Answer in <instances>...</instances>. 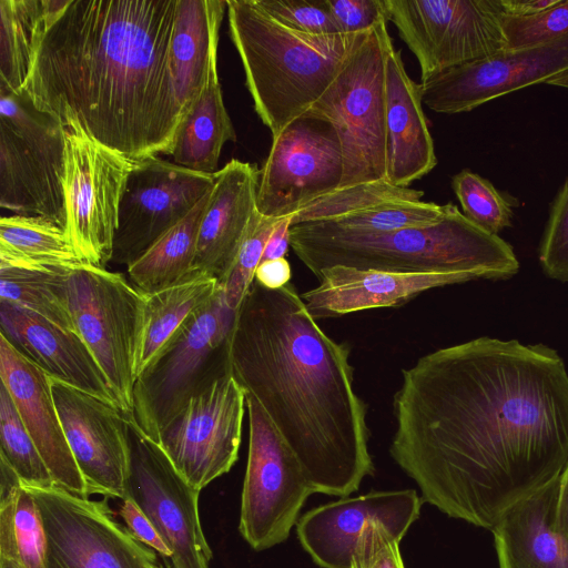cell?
I'll use <instances>...</instances> for the list:
<instances>
[{
    "mask_svg": "<svg viewBox=\"0 0 568 568\" xmlns=\"http://www.w3.org/2000/svg\"><path fill=\"white\" fill-rule=\"evenodd\" d=\"M120 515L131 535L159 554L168 564L172 557L171 549L148 516L131 497L126 496L122 499Z\"/></svg>",
    "mask_w": 568,
    "mask_h": 568,
    "instance_id": "cell-45",
    "label": "cell"
},
{
    "mask_svg": "<svg viewBox=\"0 0 568 568\" xmlns=\"http://www.w3.org/2000/svg\"><path fill=\"white\" fill-rule=\"evenodd\" d=\"M387 166L385 180L402 187L428 174L437 164L434 141L423 110L420 84L406 72L400 50L386 62Z\"/></svg>",
    "mask_w": 568,
    "mask_h": 568,
    "instance_id": "cell-25",
    "label": "cell"
},
{
    "mask_svg": "<svg viewBox=\"0 0 568 568\" xmlns=\"http://www.w3.org/2000/svg\"><path fill=\"white\" fill-rule=\"evenodd\" d=\"M568 71V34L445 70L420 82L423 104L443 114L469 112L494 99Z\"/></svg>",
    "mask_w": 568,
    "mask_h": 568,
    "instance_id": "cell-18",
    "label": "cell"
},
{
    "mask_svg": "<svg viewBox=\"0 0 568 568\" xmlns=\"http://www.w3.org/2000/svg\"><path fill=\"white\" fill-rule=\"evenodd\" d=\"M214 173L160 159L136 161L120 202L111 262L130 266L212 191Z\"/></svg>",
    "mask_w": 568,
    "mask_h": 568,
    "instance_id": "cell-17",
    "label": "cell"
},
{
    "mask_svg": "<svg viewBox=\"0 0 568 568\" xmlns=\"http://www.w3.org/2000/svg\"><path fill=\"white\" fill-rule=\"evenodd\" d=\"M538 258L548 277L568 283V176L549 204Z\"/></svg>",
    "mask_w": 568,
    "mask_h": 568,
    "instance_id": "cell-40",
    "label": "cell"
},
{
    "mask_svg": "<svg viewBox=\"0 0 568 568\" xmlns=\"http://www.w3.org/2000/svg\"><path fill=\"white\" fill-rule=\"evenodd\" d=\"M254 280L266 288L283 287L290 283L291 265L285 257L261 262Z\"/></svg>",
    "mask_w": 568,
    "mask_h": 568,
    "instance_id": "cell-46",
    "label": "cell"
},
{
    "mask_svg": "<svg viewBox=\"0 0 568 568\" xmlns=\"http://www.w3.org/2000/svg\"><path fill=\"white\" fill-rule=\"evenodd\" d=\"M52 0H0V89L22 91L48 29Z\"/></svg>",
    "mask_w": 568,
    "mask_h": 568,
    "instance_id": "cell-31",
    "label": "cell"
},
{
    "mask_svg": "<svg viewBox=\"0 0 568 568\" xmlns=\"http://www.w3.org/2000/svg\"><path fill=\"white\" fill-rule=\"evenodd\" d=\"M201 222L192 273L221 284L229 274L257 212L260 170L233 159L215 173Z\"/></svg>",
    "mask_w": 568,
    "mask_h": 568,
    "instance_id": "cell-23",
    "label": "cell"
},
{
    "mask_svg": "<svg viewBox=\"0 0 568 568\" xmlns=\"http://www.w3.org/2000/svg\"><path fill=\"white\" fill-rule=\"evenodd\" d=\"M22 487L36 499L47 536V568H152L158 554L114 517L108 497L75 495L57 484Z\"/></svg>",
    "mask_w": 568,
    "mask_h": 568,
    "instance_id": "cell-12",
    "label": "cell"
},
{
    "mask_svg": "<svg viewBox=\"0 0 568 568\" xmlns=\"http://www.w3.org/2000/svg\"><path fill=\"white\" fill-rule=\"evenodd\" d=\"M65 126L23 92L0 89V205L67 226Z\"/></svg>",
    "mask_w": 568,
    "mask_h": 568,
    "instance_id": "cell-8",
    "label": "cell"
},
{
    "mask_svg": "<svg viewBox=\"0 0 568 568\" xmlns=\"http://www.w3.org/2000/svg\"><path fill=\"white\" fill-rule=\"evenodd\" d=\"M0 333L50 377L118 406L104 373L77 332L4 301H0Z\"/></svg>",
    "mask_w": 568,
    "mask_h": 568,
    "instance_id": "cell-24",
    "label": "cell"
},
{
    "mask_svg": "<svg viewBox=\"0 0 568 568\" xmlns=\"http://www.w3.org/2000/svg\"><path fill=\"white\" fill-rule=\"evenodd\" d=\"M341 33L365 32L387 21L385 0H325Z\"/></svg>",
    "mask_w": 568,
    "mask_h": 568,
    "instance_id": "cell-44",
    "label": "cell"
},
{
    "mask_svg": "<svg viewBox=\"0 0 568 568\" xmlns=\"http://www.w3.org/2000/svg\"><path fill=\"white\" fill-rule=\"evenodd\" d=\"M554 529L568 549V462L559 476Z\"/></svg>",
    "mask_w": 568,
    "mask_h": 568,
    "instance_id": "cell-48",
    "label": "cell"
},
{
    "mask_svg": "<svg viewBox=\"0 0 568 568\" xmlns=\"http://www.w3.org/2000/svg\"><path fill=\"white\" fill-rule=\"evenodd\" d=\"M129 438L126 496L136 503L171 549L166 568H210L212 550L201 526L200 490L179 474L160 445L132 423Z\"/></svg>",
    "mask_w": 568,
    "mask_h": 568,
    "instance_id": "cell-14",
    "label": "cell"
},
{
    "mask_svg": "<svg viewBox=\"0 0 568 568\" xmlns=\"http://www.w3.org/2000/svg\"><path fill=\"white\" fill-rule=\"evenodd\" d=\"M69 307L78 334L131 419L143 295L120 273L83 264L69 276Z\"/></svg>",
    "mask_w": 568,
    "mask_h": 568,
    "instance_id": "cell-9",
    "label": "cell"
},
{
    "mask_svg": "<svg viewBox=\"0 0 568 568\" xmlns=\"http://www.w3.org/2000/svg\"><path fill=\"white\" fill-rule=\"evenodd\" d=\"M399 541L381 523L365 527L352 559V568H405Z\"/></svg>",
    "mask_w": 568,
    "mask_h": 568,
    "instance_id": "cell-43",
    "label": "cell"
},
{
    "mask_svg": "<svg viewBox=\"0 0 568 568\" xmlns=\"http://www.w3.org/2000/svg\"><path fill=\"white\" fill-rule=\"evenodd\" d=\"M245 395L250 437L239 530L260 551L288 538L304 503L316 491L263 407Z\"/></svg>",
    "mask_w": 568,
    "mask_h": 568,
    "instance_id": "cell-10",
    "label": "cell"
},
{
    "mask_svg": "<svg viewBox=\"0 0 568 568\" xmlns=\"http://www.w3.org/2000/svg\"><path fill=\"white\" fill-rule=\"evenodd\" d=\"M0 378L54 483L75 495L90 497L67 442L48 374L19 352L1 333Z\"/></svg>",
    "mask_w": 568,
    "mask_h": 568,
    "instance_id": "cell-21",
    "label": "cell"
},
{
    "mask_svg": "<svg viewBox=\"0 0 568 568\" xmlns=\"http://www.w3.org/2000/svg\"><path fill=\"white\" fill-rule=\"evenodd\" d=\"M0 558L23 568H47V536L39 506L22 485L0 500Z\"/></svg>",
    "mask_w": 568,
    "mask_h": 568,
    "instance_id": "cell-34",
    "label": "cell"
},
{
    "mask_svg": "<svg viewBox=\"0 0 568 568\" xmlns=\"http://www.w3.org/2000/svg\"><path fill=\"white\" fill-rule=\"evenodd\" d=\"M423 499L413 489L372 491L343 497L303 515L296 532L304 549L322 568H352L365 527L383 524L400 541L419 517Z\"/></svg>",
    "mask_w": 568,
    "mask_h": 568,
    "instance_id": "cell-20",
    "label": "cell"
},
{
    "mask_svg": "<svg viewBox=\"0 0 568 568\" xmlns=\"http://www.w3.org/2000/svg\"><path fill=\"white\" fill-rule=\"evenodd\" d=\"M347 344L331 338L290 282L255 280L230 343L231 372L263 407L316 493L346 497L374 474L367 406L354 389Z\"/></svg>",
    "mask_w": 568,
    "mask_h": 568,
    "instance_id": "cell-3",
    "label": "cell"
},
{
    "mask_svg": "<svg viewBox=\"0 0 568 568\" xmlns=\"http://www.w3.org/2000/svg\"><path fill=\"white\" fill-rule=\"evenodd\" d=\"M393 48L387 21L364 32L305 114L327 122L336 132L344 163L339 189L386 178V62Z\"/></svg>",
    "mask_w": 568,
    "mask_h": 568,
    "instance_id": "cell-7",
    "label": "cell"
},
{
    "mask_svg": "<svg viewBox=\"0 0 568 568\" xmlns=\"http://www.w3.org/2000/svg\"><path fill=\"white\" fill-rule=\"evenodd\" d=\"M83 264L64 227L42 217H1L0 267L75 268Z\"/></svg>",
    "mask_w": 568,
    "mask_h": 568,
    "instance_id": "cell-30",
    "label": "cell"
},
{
    "mask_svg": "<svg viewBox=\"0 0 568 568\" xmlns=\"http://www.w3.org/2000/svg\"><path fill=\"white\" fill-rule=\"evenodd\" d=\"M236 313L220 287L138 375L129 422L146 437L158 443L192 397L232 373L230 343Z\"/></svg>",
    "mask_w": 568,
    "mask_h": 568,
    "instance_id": "cell-6",
    "label": "cell"
},
{
    "mask_svg": "<svg viewBox=\"0 0 568 568\" xmlns=\"http://www.w3.org/2000/svg\"><path fill=\"white\" fill-rule=\"evenodd\" d=\"M343 175L335 130L325 121L303 115L272 139L260 170L257 211L266 217L294 215L338 190Z\"/></svg>",
    "mask_w": 568,
    "mask_h": 568,
    "instance_id": "cell-15",
    "label": "cell"
},
{
    "mask_svg": "<svg viewBox=\"0 0 568 568\" xmlns=\"http://www.w3.org/2000/svg\"><path fill=\"white\" fill-rule=\"evenodd\" d=\"M235 140L215 63L200 93L183 110L171 155L181 166L215 173L223 145Z\"/></svg>",
    "mask_w": 568,
    "mask_h": 568,
    "instance_id": "cell-28",
    "label": "cell"
},
{
    "mask_svg": "<svg viewBox=\"0 0 568 568\" xmlns=\"http://www.w3.org/2000/svg\"><path fill=\"white\" fill-rule=\"evenodd\" d=\"M282 217H266L257 211L237 256L220 284L227 305L237 311L254 281L255 272L262 261L266 243Z\"/></svg>",
    "mask_w": 568,
    "mask_h": 568,
    "instance_id": "cell-39",
    "label": "cell"
},
{
    "mask_svg": "<svg viewBox=\"0 0 568 568\" xmlns=\"http://www.w3.org/2000/svg\"><path fill=\"white\" fill-rule=\"evenodd\" d=\"M0 457L24 484H55L3 384L0 386Z\"/></svg>",
    "mask_w": 568,
    "mask_h": 568,
    "instance_id": "cell-37",
    "label": "cell"
},
{
    "mask_svg": "<svg viewBox=\"0 0 568 568\" xmlns=\"http://www.w3.org/2000/svg\"><path fill=\"white\" fill-rule=\"evenodd\" d=\"M293 215L282 217L275 225L263 253L262 261L282 258L291 246V226Z\"/></svg>",
    "mask_w": 568,
    "mask_h": 568,
    "instance_id": "cell-47",
    "label": "cell"
},
{
    "mask_svg": "<svg viewBox=\"0 0 568 568\" xmlns=\"http://www.w3.org/2000/svg\"><path fill=\"white\" fill-rule=\"evenodd\" d=\"M72 270L0 267V301L77 332L69 307L68 283Z\"/></svg>",
    "mask_w": 568,
    "mask_h": 568,
    "instance_id": "cell-33",
    "label": "cell"
},
{
    "mask_svg": "<svg viewBox=\"0 0 568 568\" xmlns=\"http://www.w3.org/2000/svg\"><path fill=\"white\" fill-rule=\"evenodd\" d=\"M216 278L192 273L153 293H142L143 312L136 355V377L165 347L186 321L220 291Z\"/></svg>",
    "mask_w": 568,
    "mask_h": 568,
    "instance_id": "cell-29",
    "label": "cell"
},
{
    "mask_svg": "<svg viewBox=\"0 0 568 568\" xmlns=\"http://www.w3.org/2000/svg\"><path fill=\"white\" fill-rule=\"evenodd\" d=\"M0 568H23V567L13 560L0 558Z\"/></svg>",
    "mask_w": 568,
    "mask_h": 568,
    "instance_id": "cell-51",
    "label": "cell"
},
{
    "mask_svg": "<svg viewBox=\"0 0 568 568\" xmlns=\"http://www.w3.org/2000/svg\"><path fill=\"white\" fill-rule=\"evenodd\" d=\"M282 24L310 34L341 33L325 0H256Z\"/></svg>",
    "mask_w": 568,
    "mask_h": 568,
    "instance_id": "cell-42",
    "label": "cell"
},
{
    "mask_svg": "<svg viewBox=\"0 0 568 568\" xmlns=\"http://www.w3.org/2000/svg\"><path fill=\"white\" fill-rule=\"evenodd\" d=\"M546 84L554 85V87H560L568 89V71L565 73L555 77L550 81H548Z\"/></svg>",
    "mask_w": 568,
    "mask_h": 568,
    "instance_id": "cell-50",
    "label": "cell"
},
{
    "mask_svg": "<svg viewBox=\"0 0 568 568\" xmlns=\"http://www.w3.org/2000/svg\"><path fill=\"white\" fill-rule=\"evenodd\" d=\"M559 477L509 507L491 529L500 568H568L555 532Z\"/></svg>",
    "mask_w": 568,
    "mask_h": 568,
    "instance_id": "cell-26",
    "label": "cell"
},
{
    "mask_svg": "<svg viewBox=\"0 0 568 568\" xmlns=\"http://www.w3.org/2000/svg\"><path fill=\"white\" fill-rule=\"evenodd\" d=\"M152 568H162V567H161V566H159V565H155V566H153Z\"/></svg>",
    "mask_w": 568,
    "mask_h": 568,
    "instance_id": "cell-52",
    "label": "cell"
},
{
    "mask_svg": "<svg viewBox=\"0 0 568 568\" xmlns=\"http://www.w3.org/2000/svg\"><path fill=\"white\" fill-rule=\"evenodd\" d=\"M225 10L224 0H178L170 65L182 113L217 62L219 32Z\"/></svg>",
    "mask_w": 568,
    "mask_h": 568,
    "instance_id": "cell-27",
    "label": "cell"
},
{
    "mask_svg": "<svg viewBox=\"0 0 568 568\" xmlns=\"http://www.w3.org/2000/svg\"><path fill=\"white\" fill-rule=\"evenodd\" d=\"M316 277L318 285L301 294L315 320L397 307L428 290L478 278L465 272L394 273L342 265L323 268Z\"/></svg>",
    "mask_w": 568,
    "mask_h": 568,
    "instance_id": "cell-22",
    "label": "cell"
},
{
    "mask_svg": "<svg viewBox=\"0 0 568 568\" xmlns=\"http://www.w3.org/2000/svg\"><path fill=\"white\" fill-rule=\"evenodd\" d=\"M226 11L246 88L272 139L306 114L364 33L300 32L282 24L256 0H227Z\"/></svg>",
    "mask_w": 568,
    "mask_h": 568,
    "instance_id": "cell-5",
    "label": "cell"
},
{
    "mask_svg": "<svg viewBox=\"0 0 568 568\" xmlns=\"http://www.w3.org/2000/svg\"><path fill=\"white\" fill-rule=\"evenodd\" d=\"M245 407V392L230 373L192 397L160 434L158 444L195 489L237 460Z\"/></svg>",
    "mask_w": 568,
    "mask_h": 568,
    "instance_id": "cell-16",
    "label": "cell"
},
{
    "mask_svg": "<svg viewBox=\"0 0 568 568\" xmlns=\"http://www.w3.org/2000/svg\"><path fill=\"white\" fill-rule=\"evenodd\" d=\"M49 381L67 442L89 496L125 498L130 471L126 415L95 395L50 376Z\"/></svg>",
    "mask_w": 568,
    "mask_h": 568,
    "instance_id": "cell-19",
    "label": "cell"
},
{
    "mask_svg": "<svg viewBox=\"0 0 568 568\" xmlns=\"http://www.w3.org/2000/svg\"><path fill=\"white\" fill-rule=\"evenodd\" d=\"M178 0H52L22 89L136 162L172 154L182 116L170 65Z\"/></svg>",
    "mask_w": 568,
    "mask_h": 568,
    "instance_id": "cell-2",
    "label": "cell"
},
{
    "mask_svg": "<svg viewBox=\"0 0 568 568\" xmlns=\"http://www.w3.org/2000/svg\"><path fill=\"white\" fill-rule=\"evenodd\" d=\"M67 233L80 256L104 267L112 260L120 202L134 162L75 124L65 126Z\"/></svg>",
    "mask_w": 568,
    "mask_h": 568,
    "instance_id": "cell-13",
    "label": "cell"
},
{
    "mask_svg": "<svg viewBox=\"0 0 568 568\" xmlns=\"http://www.w3.org/2000/svg\"><path fill=\"white\" fill-rule=\"evenodd\" d=\"M505 50L546 43L568 34V0L530 17H504Z\"/></svg>",
    "mask_w": 568,
    "mask_h": 568,
    "instance_id": "cell-41",
    "label": "cell"
},
{
    "mask_svg": "<svg viewBox=\"0 0 568 568\" xmlns=\"http://www.w3.org/2000/svg\"><path fill=\"white\" fill-rule=\"evenodd\" d=\"M389 453L423 503L493 529L568 462V372L544 344L478 337L402 371Z\"/></svg>",
    "mask_w": 568,
    "mask_h": 568,
    "instance_id": "cell-1",
    "label": "cell"
},
{
    "mask_svg": "<svg viewBox=\"0 0 568 568\" xmlns=\"http://www.w3.org/2000/svg\"><path fill=\"white\" fill-rule=\"evenodd\" d=\"M452 189L462 205L463 214L481 230L498 235L511 226L517 199L497 190L479 174L464 169L452 178Z\"/></svg>",
    "mask_w": 568,
    "mask_h": 568,
    "instance_id": "cell-38",
    "label": "cell"
},
{
    "mask_svg": "<svg viewBox=\"0 0 568 568\" xmlns=\"http://www.w3.org/2000/svg\"><path fill=\"white\" fill-rule=\"evenodd\" d=\"M445 212L446 204L439 205L422 200L393 201L320 223L343 232L377 234L428 226L437 223Z\"/></svg>",
    "mask_w": 568,
    "mask_h": 568,
    "instance_id": "cell-36",
    "label": "cell"
},
{
    "mask_svg": "<svg viewBox=\"0 0 568 568\" xmlns=\"http://www.w3.org/2000/svg\"><path fill=\"white\" fill-rule=\"evenodd\" d=\"M210 194L128 266V274L136 290L145 294L153 293L192 274L199 231Z\"/></svg>",
    "mask_w": 568,
    "mask_h": 568,
    "instance_id": "cell-32",
    "label": "cell"
},
{
    "mask_svg": "<svg viewBox=\"0 0 568 568\" xmlns=\"http://www.w3.org/2000/svg\"><path fill=\"white\" fill-rule=\"evenodd\" d=\"M560 0H499L507 17H530L554 7Z\"/></svg>",
    "mask_w": 568,
    "mask_h": 568,
    "instance_id": "cell-49",
    "label": "cell"
},
{
    "mask_svg": "<svg viewBox=\"0 0 568 568\" xmlns=\"http://www.w3.org/2000/svg\"><path fill=\"white\" fill-rule=\"evenodd\" d=\"M423 195L420 190L395 186L386 180L361 183L338 189L301 209L293 215L292 226L335 220L386 202L419 201Z\"/></svg>",
    "mask_w": 568,
    "mask_h": 568,
    "instance_id": "cell-35",
    "label": "cell"
},
{
    "mask_svg": "<svg viewBox=\"0 0 568 568\" xmlns=\"http://www.w3.org/2000/svg\"><path fill=\"white\" fill-rule=\"evenodd\" d=\"M290 239L295 255L315 276L335 265L394 273L465 272L478 278H508L519 270L510 244L471 223L453 203L428 226L357 234L313 222L292 226Z\"/></svg>",
    "mask_w": 568,
    "mask_h": 568,
    "instance_id": "cell-4",
    "label": "cell"
},
{
    "mask_svg": "<svg viewBox=\"0 0 568 568\" xmlns=\"http://www.w3.org/2000/svg\"><path fill=\"white\" fill-rule=\"evenodd\" d=\"M387 20L416 57L420 82L506 49L499 0H385Z\"/></svg>",
    "mask_w": 568,
    "mask_h": 568,
    "instance_id": "cell-11",
    "label": "cell"
}]
</instances>
